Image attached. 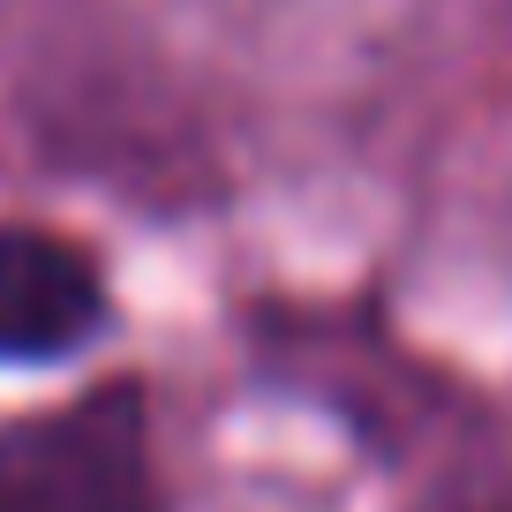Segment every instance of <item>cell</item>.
I'll list each match as a JSON object with an SVG mask.
<instances>
[{
  "instance_id": "1",
  "label": "cell",
  "mask_w": 512,
  "mask_h": 512,
  "mask_svg": "<svg viewBox=\"0 0 512 512\" xmlns=\"http://www.w3.org/2000/svg\"><path fill=\"white\" fill-rule=\"evenodd\" d=\"M0 512H166L136 384L0 422Z\"/></svg>"
},
{
  "instance_id": "2",
  "label": "cell",
  "mask_w": 512,
  "mask_h": 512,
  "mask_svg": "<svg viewBox=\"0 0 512 512\" xmlns=\"http://www.w3.org/2000/svg\"><path fill=\"white\" fill-rule=\"evenodd\" d=\"M98 324H106V287L91 256L38 226H0V362L76 354Z\"/></svg>"
}]
</instances>
